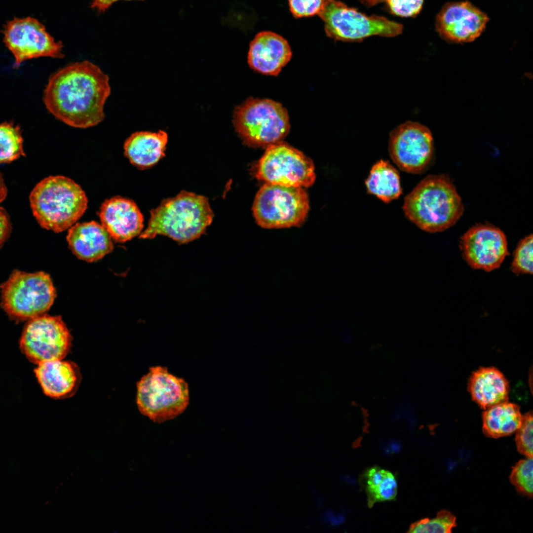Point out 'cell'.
<instances>
[{
	"instance_id": "1",
	"label": "cell",
	"mask_w": 533,
	"mask_h": 533,
	"mask_svg": "<svg viewBox=\"0 0 533 533\" xmlns=\"http://www.w3.org/2000/svg\"><path fill=\"white\" fill-rule=\"evenodd\" d=\"M111 93L109 78L88 61L69 64L53 74L43 92L47 110L69 126H94L105 117L104 107Z\"/></svg>"
},
{
	"instance_id": "2",
	"label": "cell",
	"mask_w": 533,
	"mask_h": 533,
	"mask_svg": "<svg viewBox=\"0 0 533 533\" xmlns=\"http://www.w3.org/2000/svg\"><path fill=\"white\" fill-rule=\"evenodd\" d=\"M150 213L148 227L140 238L152 239L163 235L179 243L199 237L214 217L206 197L185 190L163 200Z\"/></svg>"
},
{
	"instance_id": "3",
	"label": "cell",
	"mask_w": 533,
	"mask_h": 533,
	"mask_svg": "<svg viewBox=\"0 0 533 533\" xmlns=\"http://www.w3.org/2000/svg\"><path fill=\"white\" fill-rule=\"evenodd\" d=\"M403 210L420 229L437 232L454 225L462 215L464 207L455 187L447 178L429 175L406 196Z\"/></svg>"
},
{
	"instance_id": "4",
	"label": "cell",
	"mask_w": 533,
	"mask_h": 533,
	"mask_svg": "<svg viewBox=\"0 0 533 533\" xmlns=\"http://www.w3.org/2000/svg\"><path fill=\"white\" fill-rule=\"evenodd\" d=\"M34 216L46 229L60 232L71 228L83 215L88 200L80 186L64 176L40 181L30 196Z\"/></svg>"
},
{
	"instance_id": "5",
	"label": "cell",
	"mask_w": 533,
	"mask_h": 533,
	"mask_svg": "<svg viewBox=\"0 0 533 533\" xmlns=\"http://www.w3.org/2000/svg\"><path fill=\"white\" fill-rule=\"evenodd\" d=\"M136 402L140 412L155 422L173 419L189 402L187 383L169 373L165 367L155 366L137 384Z\"/></svg>"
},
{
	"instance_id": "6",
	"label": "cell",
	"mask_w": 533,
	"mask_h": 533,
	"mask_svg": "<svg viewBox=\"0 0 533 533\" xmlns=\"http://www.w3.org/2000/svg\"><path fill=\"white\" fill-rule=\"evenodd\" d=\"M233 123L243 142L256 147L281 142L290 128L286 109L268 99H247L235 108Z\"/></svg>"
},
{
	"instance_id": "7",
	"label": "cell",
	"mask_w": 533,
	"mask_h": 533,
	"mask_svg": "<svg viewBox=\"0 0 533 533\" xmlns=\"http://www.w3.org/2000/svg\"><path fill=\"white\" fill-rule=\"evenodd\" d=\"M0 288L1 307L12 320L18 322L45 314L56 297L50 276L42 271L15 269Z\"/></svg>"
},
{
	"instance_id": "8",
	"label": "cell",
	"mask_w": 533,
	"mask_h": 533,
	"mask_svg": "<svg viewBox=\"0 0 533 533\" xmlns=\"http://www.w3.org/2000/svg\"><path fill=\"white\" fill-rule=\"evenodd\" d=\"M308 209V196L302 187L268 183L258 191L253 206L257 223L266 228L299 226Z\"/></svg>"
},
{
	"instance_id": "9",
	"label": "cell",
	"mask_w": 533,
	"mask_h": 533,
	"mask_svg": "<svg viewBox=\"0 0 533 533\" xmlns=\"http://www.w3.org/2000/svg\"><path fill=\"white\" fill-rule=\"evenodd\" d=\"M327 35L335 39L359 41L373 36L392 37L400 34L403 26L377 15L367 16L335 0H325L318 13Z\"/></svg>"
},
{
	"instance_id": "10",
	"label": "cell",
	"mask_w": 533,
	"mask_h": 533,
	"mask_svg": "<svg viewBox=\"0 0 533 533\" xmlns=\"http://www.w3.org/2000/svg\"><path fill=\"white\" fill-rule=\"evenodd\" d=\"M256 174L266 183L302 188L311 186L315 179L311 159L282 141L267 147Z\"/></svg>"
},
{
	"instance_id": "11",
	"label": "cell",
	"mask_w": 533,
	"mask_h": 533,
	"mask_svg": "<svg viewBox=\"0 0 533 533\" xmlns=\"http://www.w3.org/2000/svg\"><path fill=\"white\" fill-rule=\"evenodd\" d=\"M72 341L61 316L44 314L28 320L22 332L20 347L29 360L38 364L64 358L70 351Z\"/></svg>"
},
{
	"instance_id": "12",
	"label": "cell",
	"mask_w": 533,
	"mask_h": 533,
	"mask_svg": "<svg viewBox=\"0 0 533 533\" xmlns=\"http://www.w3.org/2000/svg\"><path fill=\"white\" fill-rule=\"evenodd\" d=\"M3 33V41L14 57L15 68L30 59L64 56L62 43L56 42L44 26L34 18H14L4 26Z\"/></svg>"
},
{
	"instance_id": "13",
	"label": "cell",
	"mask_w": 533,
	"mask_h": 533,
	"mask_svg": "<svg viewBox=\"0 0 533 533\" xmlns=\"http://www.w3.org/2000/svg\"><path fill=\"white\" fill-rule=\"evenodd\" d=\"M389 154L402 170L411 173L422 172L433 155V137L430 130L421 124L406 122L390 134Z\"/></svg>"
},
{
	"instance_id": "14",
	"label": "cell",
	"mask_w": 533,
	"mask_h": 533,
	"mask_svg": "<svg viewBox=\"0 0 533 533\" xmlns=\"http://www.w3.org/2000/svg\"><path fill=\"white\" fill-rule=\"evenodd\" d=\"M460 248L463 258L470 266L486 271L499 267L509 254L504 232L487 225L469 228L461 238Z\"/></svg>"
},
{
	"instance_id": "15",
	"label": "cell",
	"mask_w": 533,
	"mask_h": 533,
	"mask_svg": "<svg viewBox=\"0 0 533 533\" xmlns=\"http://www.w3.org/2000/svg\"><path fill=\"white\" fill-rule=\"evenodd\" d=\"M489 19L467 1L446 3L438 14L435 28L439 36L450 42H470L484 31Z\"/></svg>"
},
{
	"instance_id": "16",
	"label": "cell",
	"mask_w": 533,
	"mask_h": 533,
	"mask_svg": "<svg viewBox=\"0 0 533 533\" xmlns=\"http://www.w3.org/2000/svg\"><path fill=\"white\" fill-rule=\"evenodd\" d=\"M101 225L118 242L129 240L141 234L144 218L132 200L115 196L106 200L99 212Z\"/></svg>"
},
{
	"instance_id": "17",
	"label": "cell",
	"mask_w": 533,
	"mask_h": 533,
	"mask_svg": "<svg viewBox=\"0 0 533 533\" xmlns=\"http://www.w3.org/2000/svg\"><path fill=\"white\" fill-rule=\"evenodd\" d=\"M291 57V47L284 38L274 32L263 31L250 42L248 63L257 72L277 76Z\"/></svg>"
},
{
	"instance_id": "18",
	"label": "cell",
	"mask_w": 533,
	"mask_h": 533,
	"mask_svg": "<svg viewBox=\"0 0 533 533\" xmlns=\"http://www.w3.org/2000/svg\"><path fill=\"white\" fill-rule=\"evenodd\" d=\"M67 240L76 257L89 262L101 259L114 248L109 232L95 221L78 223L73 225L68 231Z\"/></svg>"
},
{
	"instance_id": "19",
	"label": "cell",
	"mask_w": 533,
	"mask_h": 533,
	"mask_svg": "<svg viewBox=\"0 0 533 533\" xmlns=\"http://www.w3.org/2000/svg\"><path fill=\"white\" fill-rule=\"evenodd\" d=\"M38 365L35 372L46 395L61 399L70 397L76 393L81 380L79 369L76 363L55 359Z\"/></svg>"
},
{
	"instance_id": "20",
	"label": "cell",
	"mask_w": 533,
	"mask_h": 533,
	"mask_svg": "<svg viewBox=\"0 0 533 533\" xmlns=\"http://www.w3.org/2000/svg\"><path fill=\"white\" fill-rule=\"evenodd\" d=\"M468 387L472 399L484 410L508 401V381L495 367H483L473 372Z\"/></svg>"
},
{
	"instance_id": "21",
	"label": "cell",
	"mask_w": 533,
	"mask_h": 533,
	"mask_svg": "<svg viewBox=\"0 0 533 533\" xmlns=\"http://www.w3.org/2000/svg\"><path fill=\"white\" fill-rule=\"evenodd\" d=\"M167 141V134L162 130L136 132L125 141L124 154L134 166L149 168L165 156Z\"/></svg>"
},
{
	"instance_id": "22",
	"label": "cell",
	"mask_w": 533,
	"mask_h": 533,
	"mask_svg": "<svg viewBox=\"0 0 533 533\" xmlns=\"http://www.w3.org/2000/svg\"><path fill=\"white\" fill-rule=\"evenodd\" d=\"M522 419L517 405L508 401L496 404L483 413V432L493 438L511 435L519 427Z\"/></svg>"
},
{
	"instance_id": "23",
	"label": "cell",
	"mask_w": 533,
	"mask_h": 533,
	"mask_svg": "<svg viewBox=\"0 0 533 533\" xmlns=\"http://www.w3.org/2000/svg\"><path fill=\"white\" fill-rule=\"evenodd\" d=\"M365 185L369 193L385 203L402 194L399 173L388 161L381 160L372 166Z\"/></svg>"
},
{
	"instance_id": "24",
	"label": "cell",
	"mask_w": 533,
	"mask_h": 533,
	"mask_svg": "<svg viewBox=\"0 0 533 533\" xmlns=\"http://www.w3.org/2000/svg\"><path fill=\"white\" fill-rule=\"evenodd\" d=\"M361 482L370 507L377 502L392 500L397 495V483L394 475L378 466L367 470L362 476Z\"/></svg>"
},
{
	"instance_id": "25",
	"label": "cell",
	"mask_w": 533,
	"mask_h": 533,
	"mask_svg": "<svg viewBox=\"0 0 533 533\" xmlns=\"http://www.w3.org/2000/svg\"><path fill=\"white\" fill-rule=\"evenodd\" d=\"M23 142L19 126L11 122L0 123V163L10 162L24 155Z\"/></svg>"
},
{
	"instance_id": "26",
	"label": "cell",
	"mask_w": 533,
	"mask_h": 533,
	"mask_svg": "<svg viewBox=\"0 0 533 533\" xmlns=\"http://www.w3.org/2000/svg\"><path fill=\"white\" fill-rule=\"evenodd\" d=\"M456 526V517L450 511L442 510L434 518H425L415 523L411 526L408 532L450 533Z\"/></svg>"
},
{
	"instance_id": "27",
	"label": "cell",
	"mask_w": 533,
	"mask_h": 533,
	"mask_svg": "<svg viewBox=\"0 0 533 533\" xmlns=\"http://www.w3.org/2000/svg\"><path fill=\"white\" fill-rule=\"evenodd\" d=\"M533 457L519 460L513 467L509 477L518 492L529 497H532L533 494Z\"/></svg>"
},
{
	"instance_id": "28",
	"label": "cell",
	"mask_w": 533,
	"mask_h": 533,
	"mask_svg": "<svg viewBox=\"0 0 533 533\" xmlns=\"http://www.w3.org/2000/svg\"><path fill=\"white\" fill-rule=\"evenodd\" d=\"M533 242V237L531 234L522 239L517 245L511 266L512 272L516 275L532 274Z\"/></svg>"
},
{
	"instance_id": "29",
	"label": "cell",
	"mask_w": 533,
	"mask_h": 533,
	"mask_svg": "<svg viewBox=\"0 0 533 533\" xmlns=\"http://www.w3.org/2000/svg\"><path fill=\"white\" fill-rule=\"evenodd\" d=\"M532 412L522 416L521 423L516 431L515 442L518 451L528 457H533V421Z\"/></svg>"
},
{
	"instance_id": "30",
	"label": "cell",
	"mask_w": 533,
	"mask_h": 533,
	"mask_svg": "<svg viewBox=\"0 0 533 533\" xmlns=\"http://www.w3.org/2000/svg\"><path fill=\"white\" fill-rule=\"evenodd\" d=\"M324 1V0H289V3L294 16L300 18L318 14Z\"/></svg>"
},
{
	"instance_id": "31",
	"label": "cell",
	"mask_w": 533,
	"mask_h": 533,
	"mask_svg": "<svg viewBox=\"0 0 533 533\" xmlns=\"http://www.w3.org/2000/svg\"><path fill=\"white\" fill-rule=\"evenodd\" d=\"M393 14L402 17L417 15L422 9L423 0H386Z\"/></svg>"
},
{
	"instance_id": "32",
	"label": "cell",
	"mask_w": 533,
	"mask_h": 533,
	"mask_svg": "<svg viewBox=\"0 0 533 533\" xmlns=\"http://www.w3.org/2000/svg\"><path fill=\"white\" fill-rule=\"evenodd\" d=\"M11 231V225L8 214L0 207V248L7 240Z\"/></svg>"
},
{
	"instance_id": "33",
	"label": "cell",
	"mask_w": 533,
	"mask_h": 533,
	"mask_svg": "<svg viewBox=\"0 0 533 533\" xmlns=\"http://www.w3.org/2000/svg\"><path fill=\"white\" fill-rule=\"evenodd\" d=\"M119 0H91V7L100 12L107 10L114 2Z\"/></svg>"
},
{
	"instance_id": "34",
	"label": "cell",
	"mask_w": 533,
	"mask_h": 533,
	"mask_svg": "<svg viewBox=\"0 0 533 533\" xmlns=\"http://www.w3.org/2000/svg\"><path fill=\"white\" fill-rule=\"evenodd\" d=\"M6 195L7 188L0 173V202L5 199Z\"/></svg>"
},
{
	"instance_id": "35",
	"label": "cell",
	"mask_w": 533,
	"mask_h": 533,
	"mask_svg": "<svg viewBox=\"0 0 533 533\" xmlns=\"http://www.w3.org/2000/svg\"><path fill=\"white\" fill-rule=\"evenodd\" d=\"M363 4L368 6H373L386 0H360Z\"/></svg>"
},
{
	"instance_id": "36",
	"label": "cell",
	"mask_w": 533,
	"mask_h": 533,
	"mask_svg": "<svg viewBox=\"0 0 533 533\" xmlns=\"http://www.w3.org/2000/svg\"></svg>"
}]
</instances>
